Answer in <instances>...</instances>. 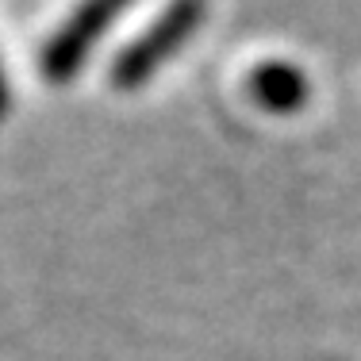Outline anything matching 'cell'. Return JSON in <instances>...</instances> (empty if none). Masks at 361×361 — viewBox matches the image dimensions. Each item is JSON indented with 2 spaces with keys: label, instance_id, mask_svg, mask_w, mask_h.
I'll list each match as a JSON object with an SVG mask.
<instances>
[{
  "label": "cell",
  "instance_id": "1",
  "mask_svg": "<svg viewBox=\"0 0 361 361\" xmlns=\"http://www.w3.org/2000/svg\"><path fill=\"white\" fill-rule=\"evenodd\" d=\"M204 16H208V0H169L166 12H161L139 39H131L116 58H111V70H108L111 89L131 92V89H139V85H146L188 39L196 35Z\"/></svg>",
  "mask_w": 361,
  "mask_h": 361
},
{
  "label": "cell",
  "instance_id": "2",
  "mask_svg": "<svg viewBox=\"0 0 361 361\" xmlns=\"http://www.w3.org/2000/svg\"><path fill=\"white\" fill-rule=\"evenodd\" d=\"M135 0H81V4L73 8V16L47 39V47H42V58H39L42 77H47L50 85L73 81L77 70L85 66V58L92 54V47L104 39V31Z\"/></svg>",
  "mask_w": 361,
  "mask_h": 361
},
{
  "label": "cell",
  "instance_id": "3",
  "mask_svg": "<svg viewBox=\"0 0 361 361\" xmlns=\"http://www.w3.org/2000/svg\"><path fill=\"white\" fill-rule=\"evenodd\" d=\"M246 92H250V100L262 111L292 116V111H300L307 104L312 81H307V73L300 70V66L273 58V62H257L250 70V77H246Z\"/></svg>",
  "mask_w": 361,
  "mask_h": 361
},
{
  "label": "cell",
  "instance_id": "4",
  "mask_svg": "<svg viewBox=\"0 0 361 361\" xmlns=\"http://www.w3.org/2000/svg\"><path fill=\"white\" fill-rule=\"evenodd\" d=\"M12 108V89H8V73H4V62H0V119L8 116Z\"/></svg>",
  "mask_w": 361,
  "mask_h": 361
}]
</instances>
